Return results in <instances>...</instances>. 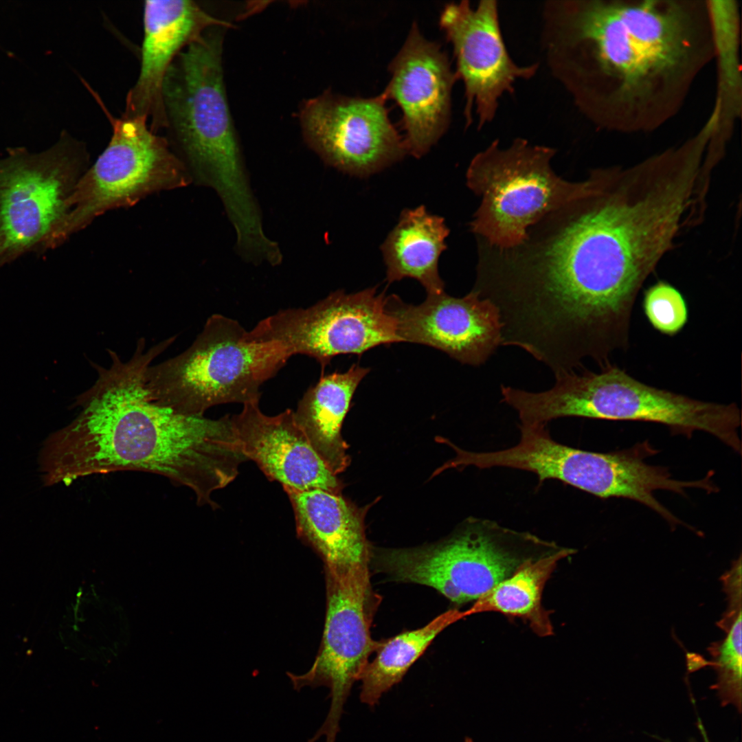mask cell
I'll list each match as a JSON object with an SVG mask.
<instances>
[{"instance_id":"cell-1","label":"cell","mask_w":742,"mask_h":742,"mask_svg":"<svg viewBox=\"0 0 742 742\" xmlns=\"http://www.w3.org/2000/svg\"><path fill=\"white\" fill-rule=\"evenodd\" d=\"M698 175L670 153L592 170L584 192L531 226L514 250L532 305L580 335L627 331L643 284L687 227Z\"/></svg>"},{"instance_id":"cell-2","label":"cell","mask_w":742,"mask_h":742,"mask_svg":"<svg viewBox=\"0 0 742 742\" xmlns=\"http://www.w3.org/2000/svg\"><path fill=\"white\" fill-rule=\"evenodd\" d=\"M175 340L146 350L144 338L124 361L111 350L109 367L92 363L97 379L78 395L79 414L50 434L39 454L45 486L122 471L162 475L191 489L197 504L218 506L212 493L230 484L248 460L231 416L216 420L179 414L155 401L146 385L151 362Z\"/></svg>"},{"instance_id":"cell-3","label":"cell","mask_w":742,"mask_h":742,"mask_svg":"<svg viewBox=\"0 0 742 742\" xmlns=\"http://www.w3.org/2000/svg\"><path fill=\"white\" fill-rule=\"evenodd\" d=\"M221 52V34L208 29L177 56L163 85L164 129L192 181L215 190L231 223L240 225L260 209L232 123Z\"/></svg>"},{"instance_id":"cell-4","label":"cell","mask_w":742,"mask_h":742,"mask_svg":"<svg viewBox=\"0 0 742 742\" xmlns=\"http://www.w3.org/2000/svg\"><path fill=\"white\" fill-rule=\"evenodd\" d=\"M555 377L548 390L508 391L506 402L517 413L520 424L547 425L565 417L650 422L683 434L708 433L741 453V412L735 403L698 400L651 386L610 363L598 372H571Z\"/></svg>"},{"instance_id":"cell-5","label":"cell","mask_w":742,"mask_h":742,"mask_svg":"<svg viewBox=\"0 0 742 742\" xmlns=\"http://www.w3.org/2000/svg\"><path fill=\"white\" fill-rule=\"evenodd\" d=\"M561 546L495 521L470 517L438 543L374 550L370 565L391 581L431 587L452 603L474 602Z\"/></svg>"},{"instance_id":"cell-6","label":"cell","mask_w":742,"mask_h":742,"mask_svg":"<svg viewBox=\"0 0 742 742\" xmlns=\"http://www.w3.org/2000/svg\"><path fill=\"white\" fill-rule=\"evenodd\" d=\"M236 319L213 314L192 345L146 372L151 398L177 412L203 416L215 405L259 401L262 385L291 357L278 342H256Z\"/></svg>"},{"instance_id":"cell-7","label":"cell","mask_w":742,"mask_h":742,"mask_svg":"<svg viewBox=\"0 0 742 742\" xmlns=\"http://www.w3.org/2000/svg\"><path fill=\"white\" fill-rule=\"evenodd\" d=\"M555 154L517 138L506 148L495 140L473 157L466 183L481 197L470 223L480 240L502 249L519 246L531 226L584 192L587 179L572 182L556 175Z\"/></svg>"},{"instance_id":"cell-8","label":"cell","mask_w":742,"mask_h":742,"mask_svg":"<svg viewBox=\"0 0 742 742\" xmlns=\"http://www.w3.org/2000/svg\"><path fill=\"white\" fill-rule=\"evenodd\" d=\"M112 126L111 139L79 179L65 216L48 245L54 249L105 212L133 206L144 198L187 186L192 177L166 137L142 118L114 117L98 96Z\"/></svg>"},{"instance_id":"cell-9","label":"cell","mask_w":742,"mask_h":742,"mask_svg":"<svg viewBox=\"0 0 742 742\" xmlns=\"http://www.w3.org/2000/svg\"><path fill=\"white\" fill-rule=\"evenodd\" d=\"M514 446L491 451H468L465 462L479 469L505 467L535 474L541 485L547 480L566 484L600 498L623 497L640 502L660 515L666 508L654 496L676 492L679 483L665 467L644 459L655 450L644 442L629 449L600 453L572 447L554 440L546 425H519Z\"/></svg>"},{"instance_id":"cell-10","label":"cell","mask_w":742,"mask_h":742,"mask_svg":"<svg viewBox=\"0 0 742 742\" xmlns=\"http://www.w3.org/2000/svg\"><path fill=\"white\" fill-rule=\"evenodd\" d=\"M89 161L85 144L67 133L42 152L11 148L0 158V269L47 251Z\"/></svg>"},{"instance_id":"cell-11","label":"cell","mask_w":742,"mask_h":742,"mask_svg":"<svg viewBox=\"0 0 742 742\" xmlns=\"http://www.w3.org/2000/svg\"><path fill=\"white\" fill-rule=\"evenodd\" d=\"M326 612L321 645L315 661L305 673H286L293 688H329L326 717L308 742H335L344 706L352 687L375 652L379 642L370 628L380 597L372 588L370 565L346 570L324 568Z\"/></svg>"},{"instance_id":"cell-12","label":"cell","mask_w":742,"mask_h":742,"mask_svg":"<svg viewBox=\"0 0 742 742\" xmlns=\"http://www.w3.org/2000/svg\"><path fill=\"white\" fill-rule=\"evenodd\" d=\"M376 287L353 293L339 290L307 308L282 309L262 319L249 340L278 342L291 355L315 359L322 372L339 355H361L381 345L402 342L395 319Z\"/></svg>"},{"instance_id":"cell-13","label":"cell","mask_w":742,"mask_h":742,"mask_svg":"<svg viewBox=\"0 0 742 742\" xmlns=\"http://www.w3.org/2000/svg\"><path fill=\"white\" fill-rule=\"evenodd\" d=\"M383 92L372 98L330 91L308 100L301 123L308 145L329 166L366 177L401 159L407 151L392 124Z\"/></svg>"},{"instance_id":"cell-14","label":"cell","mask_w":742,"mask_h":742,"mask_svg":"<svg viewBox=\"0 0 742 742\" xmlns=\"http://www.w3.org/2000/svg\"><path fill=\"white\" fill-rule=\"evenodd\" d=\"M440 26L453 46L457 78L464 83L466 126L472 122L475 106L481 128L493 120L500 98L513 93L517 80L532 78L539 65L520 66L511 58L496 1H481L474 8L468 1L449 3L441 12Z\"/></svg>"},{"instance_id":"cell-15","label":"cell","mask_w":742,"mask_h":742,"mask_svg":"<svg viewBox=\"0 0 742 742\" xmlns=\"http://www.w3.org/2000/svg\"><path fill=\"white\" fill-rule=\"evenodd\" d=\"M389 70L391 78L383 93L402 111L407 154L419 158L449 126L456 74L446 52L427 39L415 22Z\"/></svg>"},{"instance_id":"cell-16","label":"cell","mask_w":742,"mask_h":742,"mask_svg":"<svg viewBox=\"0 0 742 742\" xmlns=\"http://www.w3.org/2000/svg\"><path fill=\"white\" fill-rule=\"evenodd\" d=\"M385 306L402 341L436 348L461 363L480 366L501 346L497 308L473 290L462 297L445 291L427 294L418 305L393 294L386 297Z\"/></svg>"},{"instance_id":"cell-17","label":"cell","mask_w":742,"mask_h":742,"mask_svg":"<svg viewBox=\"0 0 742 742\" xmlns=\"http://www.w3.org/2000/svg\"><path fill=\"white\" fill-rule=\"evenodd\" d=\"M143 23L139 74L122 116L144 119L158 133L166 126L164 82L177 56L210 27L231 25L188 0L146 1Z\"/></svg>"},{"instance_id":"cell-18","label":"cell","mask_w":742,"mask_h":742,"mask_svg":"<svg viewBox=\"0 0 742 742\" xmlns=\"http://www.w3.org/2000/svg\"><path fill=\"white\" fill-rule=\"evenodd\" d=\"M231 420L245 456L269 480L299 491L339 493L341 482L311 447L293 410L267 416L259 401L250 402Z\"/></svg>"},{"instance_id":"cell-19","label":"cell","mask_w":742,"mask_h":742,"mask_svg":"<svg viewBox=\"0 0 742 742\" xmlns=\"http://www.w3.org/2000/svg\"><path fill=\"white\" fill-rule=\"evenodd\" d=\"M291 504L297 537L312 547L324 568L370 565L371 550L362 517L339 493L283 486Z\"/></svg>"},{"instance_id":"cell-20","label":"cell","mask_w":742,"mask_h":742,"mask_svg":"<svg viewBox=\"0 0 742 742\" xmlns=\"http://www.w3.org/2000/svg\"><path fill=\"white\" fill-rule=\"evenodd\" d=\"M370 370L354 363L344 372L322 374L305 392L294 412L311 447L335 475L349 464L341 426L357 388Z\"/></svg>"},{"instance_id":"cell-21","label":"cell","mask_w":742,"mask_h":742,"mask_svg":"<svg viewBox=\"0 0 742 742\" xmlns=\"http://www.w3.org/2000/svg\"><path fill=\"white\" fill-rule=\"evenodd\" d=\"M449 233L445 220L429 213L424 205L405 210L381 247L388 283L412 278L427 294L444 292L438 260L447 248Z\"/></svg>"},{"instance_id":"cell-22","label":"cell","mask_w":742,"mask_h":742,"mask_svg":"<svg viewBox=\"0 0 742 742\" xmlns=\"http://www.w3.org/2000/svg\"><path fill=\"white\" fill-rule=\"evenodd\" d=\"M614 3L616 13L656 76L670 73L686 60L690 49L686 17L677 5L658 1Z\"/></svg>"},{"instance_id":"cell-23","label":"cell","mask_w":742,"mask_h":742,"mask_svg":"<svg viewBox=\"0 0 742 742\" xmlns=\"http://www.w3.org/2000/svg\"><path fill=\"white\" fill-rule=\"evenodd\" d=\"M576 552L564 547L560 551L532 562L504 580L464 610L466 616L497 612L526 622L539 637L554 633L551 611L546 609L541 598L544 587L559 562Z\"/></svg>"},{"instance_id":"cell-24","label":"cell","mask_w":742,"mask_h":742,"mask_svg":"<svg viewBox=\"0 0 742 742\" xmlns=\"http://www.w3.org/2000/svg\"><path fill=\"white\" fill-rule=\"evenodd\" d=\"M465 618L463 611L449 609L424 627L379 642L376 657L369 662L359 680L360 700L374 707L382 695L399 683L411 666L445 628Z\"/></svg>"},{"instance_id":"cell-25","label":"cell","mask_w":742,"mask_h":742,"mask_svg":"<svg viewBox=\"0 0 742 742\" xmlns=\"http://www.w3.org/2000/svg\"><path fill=\"white\" fill-rule=\"evenodd\" d=\"M708 8L718 56L721 91L736 108L741 87L737 7L733 1H710Z\"/></svg>"},{"instance_id":"cell-26","label":"cell","mask_w":742,"mask_h":742,"mask_svg":"<svg viewBox=\"0 0 742 742\" xmlns=\"http://www.w3.org/2000/svg\"><path fill=\"white\" fill-rule=\"evenodd\" d=\"M741 613L721 641L712 643L708 649L712 657L710 663L717 669L718 681L716 688L725 699L741 704L742 671Z\"/></svg>"},{"instance_id":"cell-27","label":"cell","mask_w":742,"mask_h":742,"mask_svg":"<svg viewBox=\"0 0 742 742\" xmlns=\"http://www.w3.org/2000/svg\"><path fill=\"white\" fill-rule=\"evenodd\" d=\"M643 309L650 324L668 336L677 334L688 322V307L683 295L664 281H658L645 291Z\"/></svg>"},{"instance_id":"cell-28","label":"cell","mask_w":742,"mask_h":742,"mask_svg":"<svg viewBox=\"0 0 742 742\" xmlns=\"http://www.w3.org/2000/svg\"><path fill=\"white\" fill-rule=\"evenodd\" d=\"M721 579L723 583V589L727 594L728 607L723 618L717 625L725 631L741 613V556L734 561L730 570L725 572Z\"/></svg>"}]
</instances>
